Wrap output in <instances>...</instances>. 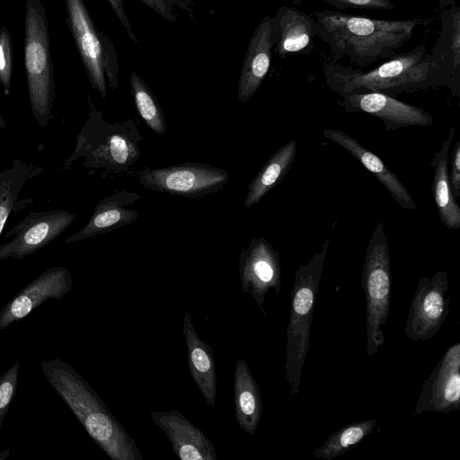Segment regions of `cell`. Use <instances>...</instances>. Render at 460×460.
Wrapping results in <instances>:
<instances>
[{
  "label": "cell",
  "mask_w": 460,
  "mask_h": 460,
  "mask_svg": "<svg viewBox=\"0 0 460 460\" xmlns=\"http://www.w3.org/2000/svg\"><path fill=\"white\" fill-rule=\"evenodd\" d=\"M296 148V140L291 139L270 157L248 185L245 208L260 202L283 180L295 161Z\"/></svg>",
  "instance_id": "cell-25"
},
{
  "label": "cell",
  "mask_w": 460,
  "mask_h": 460,
  "mask_svg": "<svg viewBox=\"0 0 460 460\" xmlns=\"http://www.w3.org/2000/svg\"><path fill=\"white\" fill-rule=\"evenodd\" d=\"M347 112H365L380 119L387 131L433 124L432 115L426 110L408 104L381 93H350L342 96Z\"/></svg>",
  "instance_id": "cell-15"
},
{
  "label": "cell",
  "mask_w": 460,
  "mask_h": 460,
  "mask_svg": "<svg viewBox=\"0 0 460 460\" xmlns=\"http://www.w3.org/2000/svg\"><path fill=\"white\" fill-rule=\"evenodd\" d=\"M6 127V123L0 113V128H4Z\"/></svg>",
  "instance_id": "cell-37"
},
{
  "label": "cell",
  "mask_w": 460,
  "mask_h": 460,
  "mask_svg": "<svg viewBox=\"0 0 460 460\" xmlns=\"http://www.w3.org/2000/svg\"><path fill=\"white\" fill-rule=\"evenodd\" d=\"M88 102V118L62 170L70 169L76 160L83 158L82 164L89 170V175L99 172L102 179L137 177L143 155V137L137 121L128 118L109 123L90 96Z\"/></svg>",
  "instance_id": "cell-3"
},
{
  "label": "cell",
  "mask_w": 460,
  "mask_h": 460,
  "mask_svg": "<svg viewBox=\"0 0 460 460\" xmlns=\"http://www.w3.org/2000/svg\"><path fill=\"white\" fill-rule=\"evenodd\" d=\"M131 93L136 108L146 126L155 134L164 135L167 124L162 107L146 82L136 73L130 74Z\"/></svg>",
  "instance_id": "cell-28"
},
{
  "label": "cell",
  "mask_w": 460,
  "mask_h": 460,
  "mask_svg": "<svg viewBox=\"0 0 460 460\" xmlns=\"http://www.w3.org/2000/svg\"><path fill=\"white\" fill-rule=\"evenodd\" d=\"M40 366L49 384L110 458L143 460L134 438L73 367L59 358L40 361Z\"/></svg>",
  "instance_id": "cell-2"
},
{
  "label": "cell",
  "mask_w": 460,
  "mask_h": 460,
  "mask_svg": "<svg viewBox=\"0 0 460 460\" xmlns=\"http://www.w3.org/2000/svg\"><path fill=\"white\" fill-rule=\"evenodd\" d=\"M234 414L238 426L253 436L262 413L260 387L244 359L236 362L234 371Z\"/></svg>",
  "instance_id": "cell-23"
},
{
  "label": "cell",
  "mask_w": 460,
  "mask_h": 460,
  "mask_svg": "<svg viewBox=\"0 0 460 460\" xmlns=\"http://www.w3.org/2000/svg\"><path fill=\"white\" fill-rule=\"evenodd\" d=\"M145 3L148 7L155 11L158 14L168 21H175L174 16L172 15L170 8L165 4L164 0H141ZM111 9L115 13L120 23L126 29V32L129 36V38L137 42V38L134 33L129 21L127 17L126 12L124 10L123 0H108Z\"/></svg>",
  "instance_id": "cell-30"
},
{
  "label": "cell",
  "mask_w": 460,
  "mask_h": 460,
  "mask_svg": "<svg viewBox=\"0 0 460 460\" xmlns=\"http://www.w3.org/2000/svg\"><path fill=\"white\" fill-rule=\"evenodd\" d=\"M104 48V71L110 86L114 90L117 88L118 81V65L113 46L108 36L102 33Z\"/></svg>",
  "instance_id": "cell-33"
},
{
  "label": "cell",
  "mask_w": 460,
  "mask_h": 460,
  "mask_svg": "<svg viewBox=\"0 0 460 460\" xmlns=\"http://www.w3.org/2000/svg\"><path fill=\"white\" fill-rule=\"evenodd\" d=\"M328 5L337 9L393 10L392 0H323Z\"/></svg>",
  "instance_id": "cell-32"
},
{
  "label": "cell",
  "mask_w": 460,
  "mask_h": 460,
  "mask_svg": "<svg viewBox=\"0 0 460 460\" xmlns=\"http://www.w3.org/2000/svg\"><path fill=\"white\" fill-rule=\"evenodd\" d=\"M448 282L445 270L419 280L404 326L409 340L426 341L440 330L449 313Z\"/></svg>",
  "instance_id": "cell-9"
},
{
  "label": "cell",
  "mask_w": 460,
  "mask_h": 460,
  "mask_svg": "<svg viewBox=\"0 0 460 460\" xmlns=\"http://www.w3.org/2000/svg\"><path fill=\"white\" fill-rule=\"evenodd\" d=\"M66 23L93 90L107 98L104 48L84 0H65Z\"/></svg>",
  "instance_id": "cell-12"
},
{
  "label": "cell",
  "mask_w": 460,
  "mask_h": 460,
  "mask_svg": "<svg viewBox=\"0 0 460 460\" xmlns=\"http://www.w3.org/2000/svg\"><path fill=\"white\" fill-rule=\"evenodd\" d=\"M376 423V419H370L347 424L331 434L313 455L323 460H331L343 455L372 433Z\"/></svg>",
  "instance_id": "cell-27"
},
{
  "label": "cell",
  "mask_w": 460,
  "mask_h": 460,
  "mask_svg": "<svg viewBox=\"0 0 460 460\" xmlns=\"http://www.w3.org/2000/svg\"><path fill=\"white\" fill-rule=\"evenodd\" d=\"M182 332L192 380L207 404L214 407L217 398V375L213 347L199 338L187 311L183 315Z\"/></svg>",
  "instance_id": "cell-22"
},
{
  "label": "cell",
  "mask_w": 460,
  "mask_h": 460,
  "mask_svg": "<svg viewBox=\"0 0 460 460\" xmlns=\"http://www.w3.org/2000/svg\"><path fill=\"white\" fill-rule=\"evenodd\" d=\"M9 450L0 451V460L6 459V457L9 456Z\"/></svg>",
  "instance_id": "cell-36"
},
{
  "label": "cell",
  "mask_w": 460,
  "mask_h": 460,
  "mask_svg": "<svg viewBox=\"0 0 460 460\" xmlns=\"http://www.w3.org/2000/svg\"><path fill=\"white\" fill-rule=\"evenodd\" d=\"M441 30L437 42L429 52L430 62L443 86L452 95L460 93V7L456 3L440 12Z\"/></svg>",
  "instance_id": "cell-17"
},
{
  "label": "cell",
  "mask_w": 460,
  "mask_h": 460,
  "mask_svg": "<svg viewBox=\"0 0 460 460\" xmlns=\"http://www.w3.org/2000/svg\"><path fill=\"white\" fill-rule=\"evenodd\" d=\"M460 409V342L450 346L424 381L414 414Z\"/></svg>",
  "instance_id": "cell-13"
},
{
  "label": "cell",
  "mask_w": 460,
  "mask_h": 460,
  "mask_svg": "<svg viewBox=\"0 0 460 460\" xmlns=\"http://www.w3.org/2000/svg\"><path fill=\"white\" fill-rule=\"evenodd\" d=\"M76 215L65 209L30 212L4 234L13 236L0 245V260L23 259L58 237L75 221Z\"/></svg>",
  "instance_id": "cell-10"
},
{
  "label": "cell",
  "mask_w": 460,
  "mask_h": 460,
  "mask_svg": "<svg viewBox=\"0 0 460 460\" xmlns=\"http://www.w3.org/2000/svg\"><path fill=\"white\" fill-rule=\"evenodd\" d=\"M13 67L12 35L7 28L0 27V84L7 96L11 93Z\"/></svg>",
  "instance_id": "cell-29"
},
{
  "label": "cell",
  "mask_w": 460,
  "mask_h": 460,
  "mask_svg": "<svg viewBox=\"0 0 460 460\" xmlns=\"http://www.w3.org/2000/svg\"><path fill=\"white\" fill-rule=\"evenodd\" d=\"M150 418L166 435L181 460H217L216 447L204 432L176 410L152 411Z\"/></svg>",
  "instance_id": "cell-16"
},
{
  "label": "cell",
  "mask_w": 460,
  "mask_h": 460,
  "mask_svg": "<svg viewBox=\"0 0 460 460\" xmlns=\"http://www.w3.org/2000/svg\"><path fill=\"white\" fill-rule=\"evenodd\" d=\"M273 47L271 17L266 15L254 30L243 62L237 90L241 103L247 102L265 79Z\"/></svg>",
  "instance_id": "cell-20"
},
{
  "label": "cell",
  "mask_w": 460,
  "mask_h": 460,
  "mask_svg": "<svg viewBox=\"0 0 460 460\" xmlns=\"http://www.w3.org/2000/svg\"><path fill=\"white\" fill-rule=\"evenodd\" d=\"M323 135L352 155L387 190L394 200L404 209L417 208L410 191L384 162L349 134L326 128Z\"/></svg>",
  "instance_id": "cell-21"
},
{
  "label": "cell",
  "mask_w": 460,
  "mask_h": 460,
  "mask_svg": "<svg viewBox=\"0 0 460 460\" xmlns=\"http://www.w3.org/2000/svg\"><path fill=\"white\" fill-rule=\"evenodd\" d=\"M366 297V352L372 358L384 344L391 300V259L384 225L377 221L368 241L361 273Z\"/></svg>",
  "instance_id": "cell-7"
},
{
  "label": "cell",
  "mask_w": 460,
  "mask_h": 460,
  "mask_svg": "<svg viewBox=\"0 0 460 460\" xmlns=\"http://www.w3.org/2000/svg\"><path fill=\"white\" fill-rule=\"evenodd\" d=\"M271 24L273 50L279 57L308 55L314 51L317 23L311 15L296 7L284 5L271 17Z\"/></svg>",
  "instance_id": "cell-18"
},
{
  "label": "cell",
  "mask_w": 460,
  "mask_h": 460,
  "mask_svg": "<svg viewBox=\"0 0 460 460\" xmlns=\"http://www.w3.org/2000/svg\"><path fill=\"white\" fill-rule=\"evenodd\" d=\"M323 74L327 86L341 97L364 93L394 96L443 86L423 43L366 72L327 60Z\"/></svg>",
  "instance_id": "cell-4"
},
{
  "label": "cell",
  "mask_w": 460,
  "mask_h": 460,
  "mask_svg": "<svg viewBox=\"0 0 460 460\" xmlns=\"http://www.w3.org/2000/svg\"><path fill=\"white\" fill-rule=\"evenodd\" d=\"M140 199L138 193L128 190L111 192L96 204L85 226L68 236L64 243L82 241L132 224L139 213L128 207Z\"/></svg>",
  "instance_id": "cell-19"
},
{
  "label": "cell",
  "mask_w": 460,
  "mask_h": 460,
  "mask_svg": "<svg viewBox=\"0 0 460 460\" xmlns=\"http://www.w3.org/2000/svg\"><path fill=\"white\" fill-rule=\"evenodd\" d=\"M242 290L249 294L266 315L264 303L270 289L279 294L281 289V265L279 252L263 237H252L243 248L238 262Z\"/></svg>",
  "instance_id": "cell-11"
},
{
  "label": "cell",
  "mask_w": 460,
  "mask_h": 460,
  "mask_svg": "<svg viewBox=\"0 0 460 460\" xmlns=\"http://www.w3.org/2000/svg\"><path fill=\"white\" fill-rule=\"evenodd\" d=\"M449 185L456 199L460 198V141H456L452 151L451 170L448 172Z\"/></svg>",
  "instance_id": "cell-34"
},
{
  "label": "cell",
  "mask_w": 460,
  "mask_h": 460,
  "mask_svg": "<svg viewBox=\"0 0 460 460\" xmlns=\"http://www.w3.org/2000/svg\"><path fill=\"white\" fill-rule=\"evenodd\" d=\"M455 131V127L449 128L447 138L431 161V190L436 208L443 225L451 230L460 228V207L453 196L448 180V155Z\"/></svg>",
  "instance_id": "cell-24"
},
{
  "label": "cell",
  "mask_w": 460,
  "mask_h": 460,
  "mask_svg": "<svg viewBox=\"0 0 460 460\" xmlns=\"http://www.w3.org/2000/svg\"><path fill=\"white\" fill-rule=\"evenodd\" d=\"M314 14L317 38L329 46L330 61L336 63L346 57L359 67L394 58L417 27L430 22L425 18L374 19L330 10Z\"/></svg>",
  "instance_id": "cell-1"
},
{
  "label": "cell",
  "mask_w": 460,
  "mask_h": 460,
  "mask_svg": "<svg viewBox=\"0 0 460 460\" xmlns=\"http://www.w3.org/2000/svg\"><path fill=\"white\" fill-rule=\"evenodd\" d=\"M72 288L68 269H47L15 294L0 311V330L23 319L48 299H61Z\"/></svg>",
  "instance_id": "cell-14"
},
{
  "label": "cell",
  "mask_w": 460,
  "mask_h": 460,
  "mask_svg": "<svg viewBox=\"0 0 460 460\" xmlns=\"http://www.w3.org/2000/svg\"><path fill=\"white\" fill-rule=\"evenodd\" d=\"M456 0H439L438 2V9L442 10L453 4L456 3Z\"/></svg>",
  "instance_id": "cell-35"
},
{
  "label": "cell",
  "mask_w": 460,
  "mask_h": 460,
  "mask_svg": "<svg viewBox=\"0 0 460 460\" xmlns=\"http://www.w3.org/2000/svg\"><path fill=\"white\" fill-rule=\"evenodd\" d=\"M43 171L42 166L15 159L11 167L0 172V235L10 214L32 202L31 199L18 200L20 192L30 179Z\"/></svg>",
  "instance_id": "cell-26"
},
{
  "label": "cell",
  "mask_w": 460,
  "mask_h": 460,
  "mask_svg": "<svg viewBox=\"0 0 460 460\" xmlns=\"http://www.w3.org/2000/svg\"><path fill=\"white\" fill-rule=\"evenodd\" d=\"M20 361L17 360L9 369L0 376V428L8 412L17 388Z\"/></svg>",
  "instance_id": "cell-31"
},
{
  "label": "cell",
  "mask_w": 460,
  "mask_h": 460,
  "mask_svg": "<svg viewBox=\"0 0 460 460\" xmlns=\"http://www.w3.org/2000/svg\"><path fill=\"white\" fill-rule=\"evenodd\" d=\"M137 176L140 184L149 190L189 199H201L217 193L229 181L226 170L196 162L155 169L144 167Z\"/></svg>",
  "instance_id": "cell-8"
},
{
  "label": "cell",
  "mask_w": 460,
  "mask_h": 460,
  "mask_svg": "<svg viewBox=\"0 0 460 460\" xmlns=\"http://www.w3.org/2000/svg\"><path fill=\"white\" fill-rule=\"evenodd\" d=\"M329 239L310 261L295 273L287 328L285 376L291 395L299 391L302 369L310 344V330L316 295L323 270Z\"/></svg>",
  "instance_id": "cell-5"
},
{
  "label": "cell",
  "mask_w": 460,
  "mask_h": 460,
  "mask_svg": "<svg viewBox=\"0 0 460 460\" xmlns=\"http://www.w3.org/2000/svg\"><path fill=\"white\" fill-rule=\"evenodd\" d=\"M24 66L31 114L46 128L54 117L56 85L49 22L41 0L25 1Z\"/></svg>",
  "instance_id": "cell-6"
}]
</instances>
